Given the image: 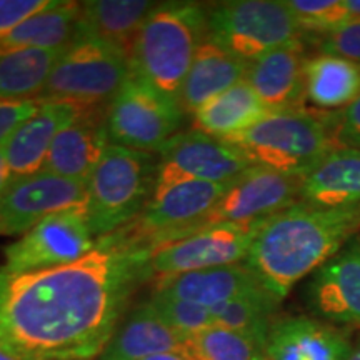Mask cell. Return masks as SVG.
Wrapping results in <instances>:
<instances>
[{"instance_id": "cell-33", "label": "cell", "mask_w": 360, "mask_h": 360, "mask_svg": "<svg viewBox=\"0 0 360 360\" xmlns=\"http://www.w3.org/2000/svg\"><path fill=\"white\" fill-rule=\"evenodd\" d=\"M52 4L53 0H0V39Z\"/></svg>"}, {"instance_id": "cell-2", "label": "cell", "mask_w": 360, "mask_h": 360, "mask_svg": "<svg viewBox=\"0 0 360 360\" xmlns=\"http://www.w3.org/2000/svg\"><path fill=\"white\" fill-rule=\"evenodd\" d=\"M359 232L360 205L319 207L300 200L260 222L244 262L282 300Z\"/></svg>"}, {"instance_id": "cell-9", "label": "cell", "mask_w": 360, "mask_h": 360, "mask_svg": "<svg viewBox=\"0 0 360 360\" xmlns=\"http://www.w3.org/2000/svg\"><path fill=\"white\" fill-rule=\"evenodd\" d=\"M262 222V220H260ZM260 222H222L154 247L148 254L152 277L224 267L245 260Z\"/></svg>"}, {"instance_id": "cell-10", "label": "cell", "mask_w": 360, "mask_h": 360, "mask_svg": "<svg viewBox=\"0 0 360 360\" xmlns=\"http://www.w3.org/2000/svg\"><path fill=\"white\" fill-rule=\"evenodd\" d=\"M98 244L85 207L44 219L6 249L8 272H32L77 262Z\"/></svg>"}, {"instance_id": "cell-36", "label": "cell", "mask_w": 360, "mask_h": 360, "mask_svg": "<svg viewBox=\"0 0 360 360\" xmlns=\"http://www.w3.org/2000/svg\"><path fill=\"white\" fill-rule=\"evenodd\" d=\"M12 172H11V167H8L7 164V159H6V154H4V146L0 147V197H2V193L6 192V188L8 187V184L12 182Z\"/></svg>"}, {"instance_id": "cell-12", "label": "cell", "mask_w": 360, "mask_h": 360, "mask_svg": "<svg viewBox=\"0 0 360 360\" xmlns=\"http://www.w3.org/2000/svg\"><path fill=\"white\" fill-rule=\"evenodd\" d=\"M87 205V184L42 172L12 179L0 197V236L27 233L44 219Z\"/></svg>"}, {"instance_id": "cell-17", "label": "cell", "mask_w": 360, "mask_h": 360, "mask_svg": "<svg viewBox=\"0 0 360 360\" xmlns=\"http://www.w3.org/2000/svg\"><path fill=\"white\" fill-rule=\"evenodd\" d=\"M82 107L85 105L69 102L40 103L39 110L4 143V154L13 179L42 172L56 137L79 115Z\"/></svg>"}, {"instance_id": "cell-18", "label": "cell", "mask_w": 360, "mask_h": 360, "mask_svg": "<svg viewBox=\"0 0 360 360\" xmlns=\"http://www.w3.org/2000/svg\"><path fill=\"white\" fill-rule=\"evenodd\" d=\"M262 289L265 287L245 262L177 274V276L155 277L154 281V292L199 304L207 309L231 302L238 297L254 294Z\"/></svg>"}, {"instance_id": "cell-20", "label": "cell", "mask_w": 360, "mask_h": 360, "mask_svg": "<svg viewBox=\"0 0 360 360\" xmlns=\"http://www.w3.org/2000/svg\"><path fill=\"white\" fill-rule=\"evenodd\" d=\"M350 350L344 332L309 317L274 322L265 344L267 360H347Z\"/></svg>"}, {"instance_id": "cell-8", "label": "cell", "mask_w": 360, "mask_h": 360, "mask_svg": "<svg viewBox=\"0 0 360 360\" xmlns=\"http://www.w3.org/2000/svg\"><path fill=\"white\" fill-rule=\"evenodd\" d=\"M184 115L179 101L132 72L107 105V132L115 146L154 154L179 134Z\"/></svg>"}, {"instance_id": "cell-32", "label": "cell", "mask_w": 360, "mask_h": 360, "mask_svg": "<svg viewBox=\"0 0 360 360\" xmlns=\"http://www.w3.org/2000/svg\"><path fill=\"white\" fill-rule=\"evenodd\" d=\"M321 52L347 58L360 65V19L323 35Z\"/></svg>"}, {"instance_id": "cell-29", "label": "cell", "mask_w": 360, "mask_h": 360, "mask_svg": "<svg viewBox=\"0 0 360 360\" xmlns=\"http://www.w3.org/2000/svg\"><path fill=\"white\" fill-rule=\"evenodd\" d=\"M182 355L188 360H267L265 345L217 323L187 337Z\"/></svg>"}, {"instance_id": "cell-7", "label": "cell", "mask_w": 360, "mask_h": 360, "mask_svg": "<svg viewBox=\"0 0 360 360\" xmlns=\"http://www.w3.org/2000/svg\"><path fill=\"white\" fill-rule=\"evenodd\" d=\"M209 39L233 57L254 62L300 39V27L283 2L232 0L207 12Z\"/></svg>"}, {"instance_id": "cell-34", "label": "cell", "mask_w": 360, "mask_h": 360, "mask_svg": "<svg viewBox=\"0 0 360 360\" xmlns=\"http://www.w3.org/2000/svg\"><path fill=\"white\" fill-rule=\"evenodd\" d=\"M334 141L337 148L360 150V94L347 107L335 112Z\"/></svg>"}, {"instance_id": "cell-15", "label": "cell", "mask_w": 360, "mask_h": 360, "mask_svg": "<svg viewBox=\"0 0 360 360\" xmlns=\"http://www.w3.org/2000/svg\"><path fill=\"white\" fill-rule=\"evenodd\" d=\"M105 112L107 105L82 107L56 137L42 170L87 184L110 146Z\"/></svg>"}, {"instance_id": "cell-25", "label": "cell", "mask_w": 360, "mask_h": 360, "mask_svg": "<svg viewBox=\"0 0 360 360\" xmlns=\"http://www.w3.org/2000/svg\"><path fill=\"white\" fill-rule=\"evenodd\" d=\"M267 109L247 80L214 97L193 114L195 130L210 137L227 139L245 132L267 114Z\"/></svg>"}, {"instance_id": "cell-14", "label": "cell", "mask_w": 360, "mask_h": 360, "mask_svg": "<svg viewBox=\"0 0 360 360\" xmlns=\"http://www.w3.org/2000/svg\"><path fill=\"white\" fill-rule=\"evenodd\" d=\"M307 302L327 322L360 327V237L315 270L307 283Z\"/></svg>"}, {"instance_id": "cell-16", "label": "cell", "mask_w": 360, "mask_h": 360, "mask_svg": "<svg viewBox=\"0 0 360 360\" xmlns=\"http://www.w3.org/2000/svg\"><path fill=\"white\" fill-rule=\"evenodd\" d=\"M305 64V45L299 39L250 62L245 80L269 112L294 109L304 105Z\"/></svg>"}, {"instance_id": "cell-30", "label": "cell", "mask_w": 360, "mask_h": 360, "mask_svg": "<svg viewBox=\"0 0 360 360\" xmlns=\"http://www.w3.org/2000/svg\"><path fill=\"white\" fill-rule=\"evenodd\" d=\"M295 17L300 32L323 34L352 22L347 0H283Z\"/></svg>"}, {"instance_id": "cell-31", "label": "cell", "mask_w": 360, "mask_h": 360, "mask_svg": "<svg viewBox=\"0 0 360 360\" xmlns=\"http://www.w3.org/2000/svg\"><path fill=\"white\" fill-rule=\"evenodd\" d=\"M150 302L155 305L162 317L179 332L184 339L199 334L205 328L215 326L214 315L210 309L202 307L199 304L175 299L172 295L152 292Z\"/></svg>"}, {"instance_id": "cell-4", "label": "cell", "mask_w": 360, "mask_h": 360, "mask_svg": "<svg viewBox=\"0 0 360 360\" xmlns=\"http://www.w3.org/2000/svg\"><path fill=\"white\" fill-rule=\"evenodd\" d=\"M334 112L294 109L267 112L245 132L227 139L252 165L305 177L335 150Z\"/></svg>"}, {"instance_id": "cell-28", "label": "cell", "mask_w": 360, "mask_h": 360, "mask_svg": "<svg viewBox=\"0 0 360 360\" xmlns=\"http://www.w3.org/2000/svg\"><path fill=\"white\" fill-rule=\"evenodd\" d=\"M281 300L267 289L238 297L210 309L217 326L244 334L259 344H267L270 328L274 326V312Z\"/></svg>"}, {"instance_id": "cell-19", "label": "cell", "mask_w": 360, "mask_h": 360, "mask_svg": "<svg viewBox=\"0 0 360 360\" xmlns=\"http://www.w3.org/2000/svg\"><path fill=\"white\" fill-rule=\"evenodd\" d=\"M184 340L155 305L147 300L120 321L98 360H143L167 352L182 354Z\"/></svg>"}, {"instance_id": "cell-1", "label": "cell", "mask_w": 360, "mask_h": 360, "mask_svg": "<svg viewBox=\"0 0 360 360\" xmlns=\"http://www.w3.org/2000/svg\"><path fill=\"white\" fill-rule=\"evenodd\" d=\"M148 249L98 238L90 254L58 267H0V349L25 360H92L152 277Z\"/></svg>"}, {"instance_id": "cell-38", "label": "cell", "mask_w": 360, "mask_h": 360, "mask_svg": "<svg viewBox=\"0 0 360 360\" xmlns=\"http://www.w3.org/2000/svg\"><path fill=\"white\" fill-rule=\"evenodd\" d=\"M0 360H25V359L17 357V355H13L11 352H6L4 349H0Z\"/></svg>"}, {"instance_id": "cell-5", "label": "cell", "mask_w": 360, "mask_h": 360, "mask_svg": "<svg viewBox=\"0 0 360 360\" xmlns=\"http://www.w3.org/2000/svg\"><path fill=\"white\" fill-rule=\"evenodd\" d=\"M154 154L110 143L87 180V209L94 236L103 238L137 219L155 191Z\"/></svg>"}, {"instance_id": "cell-26", "label": "cell", "mask_w": 360, "mask_h": 360, "mask_svg": "<svg viewBox=\"0 0 360 360\" xmlns=\"http://www.w3.org/2000/svg\"><path fill=\"white\" fill-rule=\"evenodd\" d=\"M360 94V65L330 53H319L305 64V97L319 109H342Z\"/></svg>"}, {"instance_id": "cell-13", "label": "cell", "mask_w": 360, "mask_h": 360, "mask_svg": "<svg viewBox=\"0 0 360 360\" xmlns=\"http://www.w3.org/2000/svg\"><path fill=\"white\" fill-rule=\"evenodd\" d=\"M300 191L302 177L252 165L232 180L202 227L222 222H260L300 202Z\"/></svg>"}, {"instance_id": "cell-11", "label": "cell", "mask_w": 360, "mask_h": 360, "mask_svg": "<svg viewBox=\"0 0 360 360\" xmlns=\"http://www.w3.org/2000/svg\"><path fill=\"white\" fill-rule=\"evenodd\" d=\"M159 154L154 193L187 180L232 182L252 167V162L233 143L195 129L179 132Z\"/></svg>"}, {"instance_id": "cell-21", "label": "cell", "mask_w": 360, "mask_h": 360, "mask_svg": "<svg viewBox=\"0 0 360 360\" xmlns=\"http://www.w3.org/2000/svg\"><path fill=\"white\" fill-rule=\"evenodd\" d=\"M249 62L233 57L207 37L197 51L179 94L186 114L193 115L202 105L247 77Z\"/></svg>"}, {"instance_id": "cell-24", "label": "cell", "mask_w": 360, "mask_h": 360, "mask_svg": "<svg viewBox=\"0 0 360 360\" xmlns=\"http://www.w3.org/2000/svg\"><path fill=\"white\" fill-rule=\"evenodd\" d=\"M80 34V2L53 0L51 7L35 13L7 37L0 39V53L25 49H67Z\"/></svg>"}, {"instance_id": "cell-35", "label": "cell", "mask_w": 360, "mask_h": 360, "mask_svg": "<svg viewBox=\"0 0 360 360\" xmlns=\"http://www.w3.org/2000/svg\"><path fill=\"white\" fill-rule=\"evenodd\" d=\"M40 101H0V147L39 110Z\"/></svg>"}, {"instance_id": "cell-23", "label": "cell", "mask_w": 360, "mask_h": 360, "mask_svg": "<svg viewBox=\"0 0 360 360\" xmlns=\"http://www.w3.org/2000/svg\"><path fill=\"white\" fill-rule=\"evenodd\" d=\"M300 200L319 207L360 205V150H332L302 177Z\"/></svg>"}, {"instance_id": "cell-39", "label": "cell", "mask_w": 360, "mask_h": 360, "mask_svg": "<svg viewBox=\"0 0 360 360\" xmlns=\"http://www.w3.org/2000/svg\"><path fill=\"white\" fill-rule=\"evenodd\" d=\"M347 360H360V342L355 345V347H352V350H350Z\"/></svg>"}, {"instance_id": "cell-6", "label": "cell", "mask_w": 360, "mask_h": 360, "mask_svg": "<svg viewBox=\"0 0 360 360\" xmlns=\"http://www.w3.org/2000/svg\"><path fill=\"white\" fill-rule=\"evenodd\" d=\"M130 74V58L122 51L96 37H79L62 52L39 101L109 105Z\"/></svg>"}, {"instance_id": "cell-22", "label": "cell", "mask_w": 360, "mask_h": 360, "mask_svg": "<svg viewBox=\"0 0 360 360\" xmlns=\"http://www.w3.org/2000/svg\"><path fill=\"white\" fill-rule=\"evenodd\" d=\"M157 4L147 0H90L80 2V34L132 53L135 39Z\"/></svg>"}, {"instance_id": "cell-3", "label": "cell", "mask_w": 360, "mask_h": 360, "mask_svg": "<svg viewBox=\"0 0 360 360\" xmlns=\"http://www.w3.org/2000/svg\"><path fill=\"white\" fill-rule=\"evenodd\" d=\"M207 37V11L200 4H157L139 30L130 67L139 77L179 101L193 57Z\"/></svg>"}, {"instance_id": "cell-37", "label": "cell", "mask_w": 360, "mask_h": 360, "mask_svg": "<svg viewBox=\"0 0 360 360\" xmlns=\"http://www.w3.org/2000/svg\"><path fill=\"white\" fill-rule=\"evenodd\" d=\"M143 360H188L186 355L179 354V352H167V354H159V355H152V357H147Z\"/></svg>"}, {"instance_id": "cell-27", "label": "cell", "mask_w": 360, "mask_h": 360, "mask_svg": "<svg viewBox=\"0 0 360 360\" xmlns=\"http://www.w3.org/2000/svg\"><path fill=\"white\" fill-rule=\"evenodd\" d=\"M65 49H25L0 53V101H39Z\"/></svg>"}]
</instances>
